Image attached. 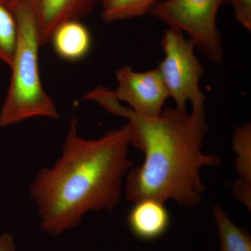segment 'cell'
Instances as JSON below:
<instances>
[{
	"instance_id": "1",
	"label": "cell",
	"mask_w": 251,
	"mask_h": 251,
	"mask_svg": "<svg viewBox=\"0 0 251 251\" xmlns=\"http://www.w3.org/2000/svg\"><path fill=\"white\" fill-rule=\"evenodd\" d=\"M100 105L112 115L128 120L130 145L145 153L142 165L133 167L126 176L128 201L154 199L165 203L171 200L185 207L202 201L205 187L201 169L221 163L219 156L202 152L208 133L204 104L192 105L191 112L166 108L159 116L149 117L124 106L109 92Z\"/></svg>"
},
{
	"instance_id": "2",
	"label": "cell",
	"mask_w": 251,
	"mask_h": 251,
	"mask_svg": "<svg viewBox=\"0 0 251 251\" xmlns=\"http://www.w3.org/2000/svg\"><path fill=\"white\" fill-rule=\"evenodd\" d=\"M130 138L128 122L87 140L77 133V120L71 122L59 159L41 170L29 186L43 232L60 235L77 227L87 213L118 205L124 179L133 167Z\"/></svg>"
},
{
	"instance_id": "3",
	"label": "cell",
	"mask_w": 251,
	"mask_h": 251,
	"mask_svg": "<svg viewBox=\"0 0 251 251\" xmlns=\"http://www.w3.org/2000/svg\"><path fill=\"white\" fill-rule=\"evenodd\" d=\"M18 25V42L11 69L9 90L0 111V127L36 117L57 120L58 110L41 80L39 31L26 0L11 3Z\"/></svg>"
},
{
	"instance_id": "4",
	"label": "cell",
	"mask_w": 251,
	"mask_h": 251,
	"mask_svg": "<svg viewBox=\"0 0 251 251\" xmlns=\"http://www.w3.org/2000/svg\"><path fill=\"white\" fill-rule=\"evenodd\" d=\"M229 0H166L157 3L151 17L187 33L196 49L214 64L224 60L221 32L216 25L218 11Z\"/></svg>"
},
{
	"instance_id": "5",
	"label": "cell",
	"mask_w": 251,
	"mask_h": 251,
	"mask_svg": "<svg viewBox=\"0 0 251 251\" xmlns=\"http://www.w3.org/2000/svg\"><path fill=\"white\" fill-rule=\"evenodd\" d=\"M164 58L158 67L169 97L176 108L186 110V104H204L206 98L200 87L204 68L195 53L196 46L184 33L169 27L161 38Z\"/></svg>"
},
{
	"instance_id": "6",
	"label": "cell",
	"mask_w": 251,
	"mask_h": 251,
	"mask_svg": "<svg viewBox=\"0 0 251 251\" xmlns=\"http://www.w3.org/2000/svg\"><path fill=\"white\" fill-rule=\"evenodd\" d=\"M117 90L114 91L119 101L125 102L132 110L143 116L156 117L161 115L168 90L158 69L136 72L124 65L116 72Z\"/></svg>"
},
{
	"instance_id": "7",
	"label": "cell",
	"mask_w": 251,
	"mask_h": 251,
	"mask_svg": "<svg viewBox=\"0 0 251 251\" xmlns=\"http://www.w3.org/2000/svg\"><path fill=\"white\" fill-rule=\"evenodd\" d=\"M37 25L41 46L50 44L54 31L63 23L80 21L100 0H26Z\"/></svg>"
},
{
	"instance_id": "8",
	"label": "cell",
	"mask_w": 251,
	"mask_h": 251,
	"mask_svg": "<svg viewBox=\"0 0 251 251\" xmlns=\"http://www.w3.org/2000/svg\"><path fill=\"white\" fill-rule=\"evenodd\" d=\"M127 217L131 233L143 241L158 239L171 226V215L165 203L154 199H144L133 203Z\"/></svg>"
},
{
	"instance_id": "9",
	"label": "cell",
	"mask_w": 251,
	"mask_h": 251,
	"mask_svg": "<svg viewBox=\"0 0 251 251\" xmlns=\"http://www.w3.org/2000/svg\"><path fill=\"white\" fill-rule=\"evenodd\" d=\"M50 44L58 57L68 62H75L88 54L92 36L88 28L80 21H68L54 31Z\"/></svg>"
},
{
	"instance_id": "10",
	"label": "cell",
	"mask_w": 251,
	"mask_h": 251,
	"mask_svg": "<svg viewBox=\"0 0 251 251\" xmlns=\"http://www.w3.org/2000/svg\"><path fill=\"white\" fill-rule=\"evenodd\" d=\"M232 147L237 153L236 170L239 176L234 191L239 201L249 210L251 206V125L238 127L232 137Z\"/></svg>"
},
{
	"instance_id": "11",
	"label": "cell",
	"mask_w": 251,
	"mask_h": 251,
	"mask_svg": "<svg viewBox=\"0 0 251 251\" xmlns=\"http://www.w3.org/2000/svg\"><path fill=\"white\" fill-rule=\"evenodd\" d=\"M213 215L219 234L220 251H251L250 234L234 224L222 206H214Z\"/></svg>"
},
{
	"instance_id": "12",
	"label": "cell",
	"mask_w": 251,
	"mask_h": 251,
	"mask_svg": "<svg viewBox=\"0 0 251 251\" xmlns=\"http://www.w3.org/2000/svg\"><path fill=\"white\" fill-rule=\"evenodd\" d=\"M166 0H100L101 18L105 22L115 23L149 15L157 3Z\"/></svg>"
},
{
	"instance_id": "13",
	"label": "cell",
	"mask_w": 251,
	"mask_h": 251,
	"mask_svg": "<svg viewBox=\"0 0 251 251\" xmlns=\"http://www.w3.org/2000/svg\"><path fill=\"white\" fill-rule=\"evenodd\" d=\"M18 25L11 4L0 0V60L12 64L18 42Z\"/></svg>"
},
{
	"instance_id": "14",
	"label": "cell",
	"mask_w": 251,
	"mask_h": 251,
	"mask_svg": "<svg viewBox=\"0 0 251 251\" xmlns=\"http://www.w3.org/2000/svg\"><path fill=\"white\" fill-rule=\"evenodd\" d=\"M234 18L243 27L251 31V0H229Z\"/></svg>"
},
{
	"instance_id": "15",
	"label": "cell",
	"mask_w": 251,
	"mask_h": 251,
	"mask_svg": "<svg viewBox=\"0 0 251 251\" xmlns=\"http://www.w3.org/2000/svg\"><path fill=\"white\" fill-rule=\"evenodd\" d=\"M16 243L11 234L4 233L0 235V251H16Z\"/></svg>"
},
{
	"instance_id": "16",
	"label": "cell",
	"mask_w": 251,
	"mask_h": 251,
	"mask_svg": "<svg viewBox=\"0 0 251 251\" xmlns=\"http://www.w3.org/2000/svg\"><path fill=\"white\" fill-rule=\"evenodd\" d=\"M5 1H8V2L11 4V3L14 2V1H16V0H5Z\"/></svg>"
}]
</instances>
